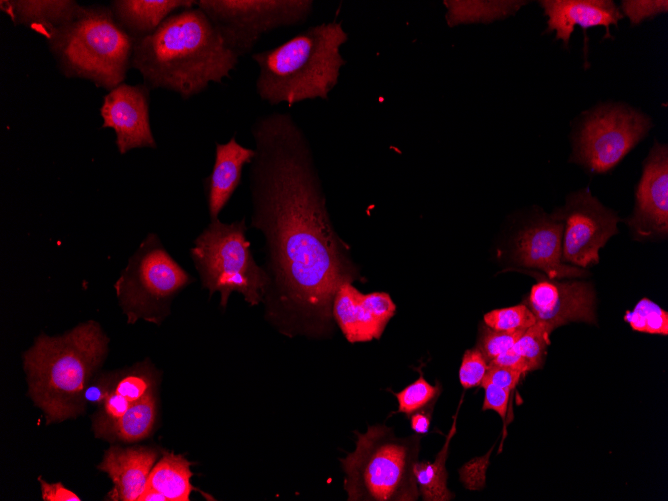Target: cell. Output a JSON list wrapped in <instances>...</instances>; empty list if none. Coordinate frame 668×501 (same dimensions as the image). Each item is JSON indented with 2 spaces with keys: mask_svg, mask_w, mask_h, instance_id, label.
I'll list each match as a JSON object with an SVG mask.
<instances>
[{
  "mask_svg": "<svg viewBox=\"0 0 668 501\" xmlns=\"http://www.w3.org/2000/svg\"><path fill=\"white\" fill-rule=\"evenodd\" d=\"M251 134L250 227L264 238L266 315L284 334H327L335 293L357 280L358 270L332 225L309 142L293 116H260Z\"/></svg>",
  "mask_w": 668,
  "mask_h": 501,
  "instance_id": "6da1fadb",
  "label": "cell"
},
{
  "mask_svg": "<svg viewBox=\"0 0 668 501\" xmlns=\"http://www.w3.org/2000/svg\"><path fill=\"white\" fill-rule=\"evenodd\" d=\"M239 56L200 8L179 10L151 34L134 40L131 67L149 89L163 88L186 100L210 82L222 83Z\"/></svg>",
  "mask_w": 668,
  "mask_h": 501,
  "instance_id": "7a4b0ae2",
  "label": "cell"
},
{
  "mask_svg": "<svg viewBox=\"0 0 668 501\" xmlns=\"http://www.w3.org/2000/svg\"><path fill=\"white\" fill-rule=\"evenodd\" d=\"M108 342L100 325L88 321L61 336L42 333L23 354L29 396L48 424L84 411L83 391L103 362Z\"/></svg>",
  "mask_w": 668,
  "mask_h": 501,
  "instance_id": "3957f363",
  "label": "cell"
},
{
  "mask_svg": "<svg viewBox=\"0 0 668 501\" xmlns=\"http://www.w3.org/2000/svg\"><path fill=\"white\" fill-rule=\"evenodd\" d=\"M348 40L341 22L312 26L275 48L254 53L256 92L270 105L327 100L346 64L340 49Z\"/></svg>",
  "mask_w": 668,
  "mask_h": 501,
  "instance_id": "277c9868",
  "label": "cell"
},
{
  "mask_svg": "<svg viewBox=\"0 0 668 501\" xmlns=\"http://www.w3.org/2000/svg\"><path fill=\"white\" fill-rule=\"evenodd\" d=\"M47 41L66 77L87 79L108 91L124 83L131 67L134 39L106 6H82Z\"/></svg>",
  "mask_w": 668,
  "mask_h": 501,
  "instance_id": "5b68a950",
  "label": "cell"
},
{
  "mask_svg": "<svg viewBox=\"0 0 668 501\" xmlns=\"http://www.w3.org/2000/svg\"><path fill=\"white\" fill-rule=\"evenodd\" d=\"M357 434L356 448L341 459L344 489L350 501H416L414 475L420 434L398 437L386 425Z\"/></svg>",
  "mask_w": 668,
  "mask_h": 501,
  "instance_id": "8992f818",
  "label": "cell"
},
{
  "mask_svg": "<svg viewBox=\"0 0 668 501\" xmlns=\"http://www.w3.org/2000/svg\"><path fill=\"white\" fill-rule=\"evenodd\" d=\"M245 219L223 223L211 220L197 236L190 256L210 295L220 293V306L226 308L233 292L243 295L251 306L264 301L269 277L255 261L246 236Z\"/></svg>",
  "mask_w": 668,
  "mask_h": 501,
  "instance_id": "52a82bcc",
  "label": "cell"
},
{
  "mask_svg": "<svg viewBox=\"0 0 668 501\" xmlns=\"http://www.w3.org/2000/svg\"><path fill=\"white\" fill-rule=\"evenodd\" d=\"M193 281L162 245L148 234L115 283L119 304L129 324L142 318L161 324L174 296Z\"/></svg>",
  "mask_w": 668,
  "mask_h": 501,
  "instance_id": "ba28073f",
  "label": "cell"
},
{
  "mask_svg": "<svg viewBox=\"0 0 668 501\" xmlns=\"http://www.w3.org/2000/svg\"><path fill=\"white\" fill-rule=\"evenodd\" d=\"M200 8L227 46L239 57L249 53L261 35L304 23L313 10L310 0H199Z\"/></svg>",
  "mask_w": 668,
  "mask_h": 501,
  "instance_id": "9c48e42d",
  "label": "cell"
},
{
  "mask_svg": "<svg viewBox=\"0 0 668 501\" xmlns=\"http://www.w3.org/2000/svg\"><path fill=\"white\" fill-rule=\"evenodd\" d=\"M581 123L574 159L596 173L615 167L653 126L646 114L616 103L589 111Z\"/></svg>",
  "mask_w": 668,
  "mask_h": 501,
  "instance_id": "30bf717a",
  "label": "cell"
},
{
  "mask_svg": "<svg viewBox=\"0 0 668 501\" xmlns=\"http://www.w3.org/2000/svg\"><path fill=\"white\" fill-rule=\"evenodd\" d=\"M555 214L565 222L562 261L584 268L597 264L599 249L617 233L616 213L585 189L569 196L566 205Z\"/></svg>",
  "mask_w": 668,
  "mask_h": 501,
  "instance_id": "8fae6325",
  "label": "cell"
},
{
  "mask_svg": "<svg viewBox=\"0 0 668 501\" xmlns=\"http://www.w3.org/2000/svg\"><path fill=\"white\" fill-rule=\"evenodd\" d=\"M150 89L122 83L110 90L100 108L103 128H112L120 154L134 148H156L149 117Z\"/></svg>",
  "mask_w": 668,
  "mask_h": 501,
  "instance_id": "7c38bea8",
  "label": "cell"
},
{
  "mask_svg": "<svg viewBox=\"0 0 668 501\" xmlns=\"http://www.w3.org/2000/svg\"><path fill=\"white\" fill-rule=\"evenodd\" d=\"M395 310L389 294H363L350 282L338 288L332 304L333 319L350 343L379 339Z\"/></svg>",
  "mask_w": 668,
  "mask_h": 501,
  "instance_id": "4fadbf2b",
  "label": "cell"
},
{
  "mask_svg": "<svg viewBox=\"0 0 668 501\" xmlns=\"http://www.w3.org/2000/svg\"><path fill=\"white\" fill-rule=\"evenodd\" d=\"M594 292L585 282L540 281L527 299L536 320L552 330L572 321L595 323Z\"/></svg>",
  "mask_w": 668,
  "mask_h": 501,
  "instance_id": "5bb4252c",
  "label": "cell"
},
{
  "mask_svg": "<svg viewBox=\"0 0 668 501\" xmlns=\"http://www.w3.org/2000/svg\"><path fill=\"white\" fill-rule=\"evenodd\" d=\"M629 226L641 236L668 232V150L656 143L647 157Z\"/></svg>",
  "mask_w": 668,
  "mask_h": 501,
  "instance_id": "9a60e30c",
  "label": "cell"
},
{
  "mask_svg": "<svg viewBox=\"0 0 668 501\" xmlns=\"http://www.w3.org/2000/svg\"><path fill=\"white\" fill-rule=\"evenodd\" d=\"M564 222L554 213L524 228L515 243V260L526 267L544 271L550 279L581 277V268L562 262Z\"/></svg>",
  "mask_w": 668,
  "mask_h": 501,
  "instance_id": "2e32d148",
  "label": "cell"
},
{
  "mask_svg": "<svg viewBox=\"0 0 668 501\" xmlns=\"http://www.w3.org/2000/svg\"><path fill=\"white\" fill-rule=\"evenodd\" d=\"M545 15L549 31H555L556 39L568 46L576 25L581 28L603 26L606 36L610 25L617 26L623 17L619 8L609 0H543L539 2Z\"/></svg>",
  "mask_w": 668,
  "mask_h": 501,
  "instance_id": "e0dca14e",
  "label": "cell"
},
{
  "mask_svg": "<svg viewBox=\"0 0 668 501\" xmlns=\"http://www.w3.org/2000/svg\"><path fill=\"white\" fill-rule=\"evenodd\" d=\"M157 452L146 447H110L98 469L106 472L114 487L108 498L113 501H138L153 468Z\"/></svg>",
  "mask_w": 668,
  "mask_h": 501,
  "instance_id": "ac0fdd59",
  "label": "cell"
},
{
  "mask_svg": "<svg viewBox=\"0 0 668 501\" xmlns=\"http://www.w3.org/2000/svg\"><path fill=\"white\" fill-rule=\"evenodd\" d=\"M255 153V149L241 145L234 136L225 144L216 143L213 169L204 180L211 220L218 219L241 183L243 167L251 163Z\"/></svg>",
  "mask_w": 668,
  "mask_h": 501,
  "instance_id": "d6986e66",
  "label": "cell"
},
{
  "mask_svg": "<svg viewBox=\"0 0 668 501\" xmlns=\"http://www.w3.org/2000/svg\"><path fill=\"white\" fill-rule=\"evenodd\" d=\"M1 10L15 25H23L49 40L81 10L70 0H1Z\"/></svg>",
  "mask_w": 668,
  "mask_h": 501,
  "instance_id": "ffe728a7",
  "label": "cell"
},
{
  "mask_svg": "<svg viewBox=\"0 0 668 501\" xmlns=\"http://www.w3.org/2000/svg\"><path fill=\"white\" fill-rule=\"evenodd\" d=\"M190 0H115L110 9L117 23L134 39L151 34L176 10L192 8Z\"/></svg>",
  "mask_w": 668,
  "mask_h": 501,
  "instance_id": "44dd1931",
  "label": "cell"
},
{
  "mask_svg": "<svg viewBox=\"0 0 668 501\" xmlns=\"http://www.w3.org/2000/svg\"><path fill=\"white\" fill-rule=\"evenodd\" d=\"M190 465L182 455L164 453L152 468L145 488L160 493L166 501H189L193 490Z\"/></svg>",
  "mask_w": 668,
  "mask_h": 501,
  "instance_id": "7402d4cb",
  "label": "cell"
},
{
  "mask_svg": "<svg viewBox=\"0 0 668 501\" xmlns=\"http://www.w3.org/2000/svg\"><path fill=\"white\" fill-rule=\"evenodd\" d=\"M446 22L454 27L468 23H490L515 14L525 1H444Z\"/></svg>",
  "mask_w": 668,
  "mask_h": 501,
  "instance_id": "603a6c76",
  "label": "cell"
},
{
  "mask_svg": "<svg viewBox=\"0 0 668 501\" xmlns=\"http://www.w3.org/2000/svg\"><path fill=\"white\" fill-rule=\"evenodd\" d=\"M156 418V398L153 389L133 402L108 431L105 438L124 442L141 440L149 435Z\"/></svg>",
  "mask_w": 668,
  "mask_h": 501,
  "instance_id": "cb8c5ba5",
  "label": "cell"
},
{
  "mask_svg": "<svg viewBox=\"0 0 668 501\" xmlns=\"http://www.w3.org/2000/svg\"><path fill=\"white\" fill-rule=\"evenodd\" d=\"M456 431V416L445 444L433 462L417 461L414 465V475L419 494L425 501H446L453 497L447 488V471L445 462L449 442Z\"/></svg>",
  "mask_w": 668,
  "mask_h": 501,
  "instance_id": "d4e9b609",
  "label": "cell"
},
{
  "mask_svg": "<svg viewBox=\"0 0 668 501\" xmlns=\"http://www.w3.org/2000/svg\"><path fill=\"white\" fill-rule=\"evenodd\" d=\"M624 320L635 331L650 334H668V313L648 298H642L632 311H627Z\"/></svg>",
  "mask_w": 668,
  "mask_h": 501,
  "instance_id": "484cf974",
  "label": "cell"
},
{
  "mask_svg": "<svg viewBox=\"0 0 668 501\" xmlns=\"http://www.w3.org/2000/svg\"><path fill=\"white\" fill-rule=\"evenodd\" d=\"M553 330L542 322L536 321L527 328L511 349L525 358L536 369L540 367L545 350L550 343Z\"/></svg>",
  "mask_w": 668,
  "mask_h": 501,
  "instance_id": "4316f807",
  "label": "cell"
},
{
  "mask_svg": "<svg viewBox=\"0 0 668 501\" xmlns=\"http://www.w3.org/2000/svg\"><path fill=\"white\" fill-rule=\"evenodd\" d=\"M536 317L525 304L492 310L484 315V324L494 330L514 332L526 330Z\"/></svg>",
  "mask_w": 668,
  "mask_h": 501,
  "instance_id": "83f0119b",
  "label": "cell"
},
{
  "mask_svg": "<svg viewBox=\"0 0 668 501\" xmlns=\"http://www.w3.org/2000/svg\"><path fill=\"white\" fill-rule=\"evenodd\" d=\"M438 394L439 386L431 385L422 375H420L416 381L395 394L398 401V412L410 415L423 409L436 398Z\"/></svg>",
  "mask_w": 668,
  "mask_h": 501,
  "instance_id": "f1b7e54d",
  "label": "cell"
},
{
  "mask_svg": "<svg viewBox=\"0 0 668 501\" xmlns=\"http://www.w3.org/2000/svg\"><path fill=\"white\" fill-rule=\"evenodd\" d=\"M525 330L514 332L494 330L485 324L481 326L477 348L489 363L501 354L510 351Z\"/></svg>",
  "mask_w": 668,
  "mask_h": 501,
  "instance_id": "f546056e",
  "label": "cell"
},
{
  "mask_svg": "<svg viewBox=\"0 0 668 501\" xmlns=\"http://www.w3.org/2000/svg\"><path fill=\"white\" fill-rule=\"evenodd\" d=\"M488 362L478 348L465 351L461 366L459 369V380L464 388H471L481 385Z\"/></svg>",
  "mask_w": 668,
  "mask_h": 501,
  "instance_id": "4dcf8cb0",
  "label": "cell"
},
{
  "mask_svg": "<svg viewBox=\"0 0 668 501\" xmlns=\"http://www.w3.org/2000/svg\"><path fill=\"white\" fill-rule=\"evenodd\" d=\"M621 10L633 26L640 24L646 19L653 18L668 10V2L664 1H622Z\"/></svg>",
  "mask_w": 668,
  "mask_h": 501,
  "instance_id": "1f68e13d",
  "label": "cell"
},
{
  "mask_svg": "<svg viewBox=\"0 0 668 501\" xmlns=\"http://www.w3.org/2000/svg\"><path fill=\"white\" fill-rule=\"evenodd\" d=\"M481 386L485 390L482 410H494L505 418L511 391L492 383H482Z\"/></svg>",
  "mask_w": 668,
  "mask_h": 501,
  "instance_id": "d6a6232c",
  "label": "cell"
},
{
  "mask_svg": "<svg viewBox=\"0 0 668 501\" xmlns=\"http://www.w3.org/2000/svg\"><path fill=\"white\" fill-rule=\"evenodd\" d=\"M522 375H523L522 372L514 369L488 364L485 377L481 382V384L492 383L499 387L512 391L516 386V384L519 382Z\"/></svg>",
  "mask_w": 668,
  "mask_h": 501,
  "instance_id": "836d02e7",
  "label": "cell"
},
{
  "mask_svg": "<svg viewBox=\"0 0 668 501\" xmlns=\"http://www.w3.org/2000/svg\"><path fill=\"white\" fill-rule=\"evenodd\" d=\"M42 498L45 501H80L81 499L72 491L65 488L62 483H48L41 478Z\"/></svg>",
  "mask_w": 668,
  "mask_h": 501,
  "instance_id": "e575fe53",
  "label": "cell"
},
{
  "mask_svg": "<svg viewBox=\"0 0 668 501\" xmlns=\"http://www.w3.org/2000/svg\"><path fill=\"white\" fill-rule=\"evenodd\" d=\"M107 378H100L99 381L88 384L82 394V404L85 409L87 403H101L105 400L108 394L112 391L110 388L111 380Z\"/></svg>",
  "mask_w": 668,
  "mask_h": 501,
  "instance_id": "d590c367",
  "label": "cell"
},
{
  "mask_svg": "<svg viewBox=\"0 0 668 501\" xmlns=\"http://www.w3.org/2000/svg\"><path fill=\"white\" fill-rule=\"evenodd\" d=\"M488 364L514 369L522 372L523 374L533 370L532 365L525 358L512 350L499 355L498 357L491 360Z\"/></svg>",
  "mask_w": 668,
  "mask_h": 501,
  "instance_id": "8d00e7d4",
  "label": "cell"
},
{
  "mask_svg": "<svg viewBox=\"0 0 668 501\" xmlns=\"http://www.w3.org/2000/svg\"><path fill=\"white\" fill-rule=\"evenodd\" d=\"M430 423H431V416L429 413L422 410H418L412 413L410 425L412 430L416 434L422 435L427 433L430 428Z\"/></svg>",
  "mask_w": 668,
  "mask_h": 501,
  "instance_id": "74e56055",
  "label": "cell"
},
{
  "mask_svg": "<svg viewBox=\"0 0 668 501\" xmlns=\"http://www.w3.org/2000/svg\"><path fill=\"white\" fill-rule=\"evenodd\" d=\"M138 501H166L165 497L152 489H144Z\"/></svg>",
  "mask_w": 668,
  "mask_h": 501,
  "instance_id": "f35d334b",
  "label": "cell"
}]
</instances>
